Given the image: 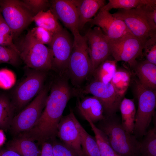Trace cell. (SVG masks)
Returning <instances> with one entry per match:
<instances>
[{"mask_svg": "<svg viewBox=\"0 0 156 156\" xmlns=\"http://www.w3.org/2000/svg\"><path fill=\"white\" fill-rule=\"evenodd\" d=\"M0 46L9 47L16 51L18 54V51L16 45L13 42L7 39L3 34L0 29Z\"/></svg>", "mask_w": 156, "mask_h": 156, "instance_id": "38", "label": "cell"}, {"mask_svg": "<svg viewBox=\"0 0 156 156\" xmlns=\"http://www.w3.org/2000/svg\"><path fill=\"white\" fill-rule=\"evenodd\" d=\"M114 156H118L117 155V154H116Z\"/></svg>", "mask_w": 156, "mask_h": 156, "instance_id": "41", "label": "cell"}, {"mask_svg": "<svg viewBox=\"0 0 156 156\" xmlns=\"http://www.w3.org/2000/svg\"><path fill=\"white\" fill-rule=\"evenodd\" d=\"M54 156H79L72 149L55 139L51 141Z\"/></svg>", "mask_w": 156, "mask_h": 156, "instance_id": "34", "label": "cell"}, {"mask_svg": "<svg viewBox=\"0 0 156 156\" xmlns=\"http://www.w3.org/2000/svg\"><path fill=\"white\" fill-rule=\"evenodd\" d=\"M5 140V136L3 130L0 129V147L3 145Z\"/></svg>", "mask_w": 156, "mask_h": 156, "instance_id": "40", "label": "cell"}, {"mask_svg": "<svg viewBox=\"0 0 156 156\" xmlns=\"http://www.w3.org/2000/svg\"><path fill=\"white\" fill-rule=\"evenodd\" d=\"M29 31L37 41L44 45L50 43L54 34L42 27L38 26L33 28Z\"/></svg>", "mask_w": 156, "mask_h": 156, "instance_id": "32", "label": "cell"}, {"mask_svg": "<svg viewBox=\"0 0 156 156\" xmlns=\"http://www.w3.org/2000/svg\"><path fill=\"white\" fill-rule=\"evenodd\" d=\"M155 5L156 0H109L108 3L100 10L109 11L112 9L129 10L146 5Z\"/></svg>", "mask_w": 156, "mask_h": 156, "instance_id": "26", "label": "cell"}, {"mask_svg": "<svg viewBox=\"0 0 156 156\" xmlns=\"http://www.w3.org/2000/svg\"><path fill=\"white\" fill-rule=\"evenodd\" d=\"M16 46L21 60L28 68L46 72L52 69L49 48L37 41L29 31Z\"/></svg>", "mask_w": 156, "mask_h": 156, "instance_id": "4", "label": "cell"}, {"mask_svg": "<svg viewBox=\"0 0 156 156\" xmlns=\"http://www.w3.org/2000/svg\"><path fill=\"white\" fill-rule=\"evenodd\" d=\"M50 2L49 9L57 19L61 21L73 35L79 33L77 10L72 0H53Z\"/></svg>", "mask_w": 156, "mask_h": 156, "instance_id": "16", "label": "cell"}, {"mask_svg": "<svg viewBox=\"0 0 156 156\" xmlns=\"http://www.w3.org/2000/svg\"><path fill=\"white\" fill-rule=\"evenodd\" d=\"M75 117L70 108L69 113L62 117L57 127V137L60 141L74 150L79 156H86L81 146Z\"/></svg>", "mask_w": 156, "mask_h": 156, "instance_id": "14", "label": "cell"}, {"mask_svg": "<svg viewBox=\"0 0 156 156\" xmlns=\"http://www.w3.org/2000/svg\"><path fill=\"white\" fill-rule=\"evenodd\" d=\"M97 127L106 135L111 146L118 156H140V142L126 131L115 115L99 122Z\"/></svg>", "mask_w": 156, "mask_h": 156, "instance_id": "2", "label": "cell"}, {"mask_svg": "<svg viewBox=\"0 0 156 156\" xmlns=\"http://www.w3.org/2000/svg\"><path fill=\"white\" fill-rule=\"evenodd\" d=\"M78 14V27L82 29L86 24L105 5L104 0H72Z\"/></svg>", "mask_w": 156, "mask_h": 156, "instance_id": "17", "label": "cell"}, {"mask_svg": "<svg viewBox=\"0 0 156 156\" xmlns=\"http://www.w3.org/2000/svg\"><path fill=\"white\" fill-rule=\"evenodd\" d=\"M119 109L122 126L126 131L133 134L136 111L134 100L123 98L120 104Z\"/></svg>", "mask_w": 156, "mask_h": 156, "instance_id": "21", "label": "cell"}, {"mask_svg": "<svg viewBox=\"0 0 156 156\" xmlns=\"http://www.w3.org/2000/svg\"><path fill=\"white\" fill-rule=\"evenodd\" d=\"M77 107L81 115L94 123L105 119L103 105L95 97L88 96L78 100Z\"/></svg>", "mask_w": 156, "mask_h": 156, "instance_id": "18", "label": "cell"}, {"mask_svg": "<svg viewBox=\"0 0 156 156\" xmlns=\"http://www.w3.org/2000/svg\"><path fill=\"white\" fill-rule=\"evenodd\" d=\"M140 142V156H156V127L147 131Z\"/></svg>", "mask_w": 156, "mask_h": 156, "instance_id": "28", "label": "cell"}, {"mask_svg": "<svg viewBox=\"0 0 156 156\" xmlns=\"http://www.w3.org/2000/svg\"><path fill=\"white\" fill-rule=\"evenodd\" d=\"M85 35L91 62V75L98 66L110 55L109 39L96 26L90 28Z\"/></svg>", "mask_w": 156, "mask_h": 156, "instance_id": "13", "label": "cell"}, {"mask_svg": "<svg viewBox=\"0 0 156 156\" xmlns=\"http://www.w3.org/2000/svg\"><path fill=\"white\" fill-rule=\"evenodd\" d=\"M32 21L37 26L42 27L54 34L63 28L49 9L39 12L33 17Z\"/></svg>", "mask_w": 156, "mask_h": 156, "instance_id": "23", "label": "cell"}, {"mask_svg": "<svg viewBox=\"0 0 156 156\" xmlns=\"http://www.w3.org/2000/svg\"><path fill=\"white\" fill-rule=\"evenodd\" d=\"M140 83L144 87L156 89V65L146 60L137 62L133 68Z\"/></svg>", "mask_w": 156, "mask_h": 156, "instance_id": "19", "label": "cell"}, {"mask_svg": "<svg viewBox=\"0 0 156 156\" xmlns=\"http://www.w3.org/2000/svg\"><path fill=\"white\" fill-rule=\"evenodd\" d=\"M110 55L117 62L124 61L133 68L136 59L143 55L144 44L132 34L115 39H109Z\"/></svg>", "mask_w": 156, "mask_h": 156, "instance_id": "12", "label": "cell"}, {"mask_svg": "<svg viewBox=\"0 0 156 156\" xmlns=\"http://www.w3.org/2000/svg\"><path fill=\"white\" fill-rule=\"evenodd\" d=\"M10 97L7 94H0V129L10 128L15 110Z\"/></svg>", "mask_w": 156, "mask_h": 156, "instance_id": "22", "label": "cell"}, {"mask_svg": "<svg viewBox=\"0 0 156 156\" xmlns=\"http://www.w3.org/2000/svg\"><path fill=\"white\" fill-rule=\"evenodd\" d=\"M22 2L34 16L42 11L49 9L50 1L47 0H23Z\"/></svg>", "mask_w": 156, "mask_h": 156, "instance_id": "31", "label": "cell"}, {"mask_svg": "<svg viewBox=\"0 0 156 156\" xmlns=\"http://www.w3.org/2000/svg\"><path fill=\"white\" fill-rule=\"evenodd\" d=\"M40 156H54L52 143L47 141L41 144Z\"/></svg>", "mask_w": 156, "mask_h": 156, "instance_id": "37", "label": "cell"}, {"mask_svg": "<svg viewBox=\"0 0 156 156\" xmlns=\"http://www.w3.org/2000/svg\"><path fill=\"white\" fill-rule=\"evenodd\" d=\"M12 73L5 69L0 70V87L7 89L10 87L13 84Z\"/></svg>", "mask_w": 156, "mask_h": 156, "instance_id": "35", "label": "cell"}, {"mask_svg": "<svg viewBox=\"0 0 156 156\" xmlns=\"http://www.w3.org/2000/svg\"><path fill=\"white\" fill-rule=\"evenodd\" d=\"M72 51L68 62L66 74L73 86L79 88L90 75L92 64L86 35H73Z\"/></svg>", "mask_w": 156, "mask_h": 156, "instance_id": "3", "label": "cell"}, {"mask_svg": "<svg viewBox=\"0 0 156 156\" xmlns=\"http://www.w3.org/2000/svg\"><path fill=\"white\" fill-rule=\"evenodd\" d=\"M57 78L51 83L50 93L39 118L31 129L21 134L41 144L57 137L58 125L73 92L67 75H59Z\"/></svg>", "mask_w": 156, "mask_h": 156, "instance_id": "1", "label": "cell"}, {"mask_svg": "<svg viewBox=\"0 0 156 156\" xmlns=\"http://www.w3.org/2000/svg\"><path fill=\"white\" fill-rule=\"evenodd\" d=\"M89 123L95 135L100 156H114L115 153L105 133L87 117L84 118Z\"/></svg>", "mask_w": 156, "mask_h": 156, "instance_id": "27", "label": "cell"}, {"mask_svg": "<svg viewBox=\"0 0 156 156\" xmlns=\"http://www.w3.org/2000/svg\"><path fill=\"white\" fill-rule=\"evenodd\" d=\"M51 83L44 85L33 100L14 116L10 128L15 134L31 129L39 118L45 106Z\"/></svg>", "mask_w": 156, "mask_h": 156, "instance_id": "7", "label": "cell"}, {"mask_svg": "<svg viewBox=\"0 0 156 156\" xmlns=\"http://www.w3.org/2000/svg\"><path fill=\"white\" fill-rule=\"evenodd\" d=\"M80 142L82 150L86 156H100V152L95 137L89 134L77 119Z\"/></svg>", "mask_w": 156, "mask_h": 156, "instance_id": "25", "label": "cell"}, {"mask_svg": "<svg viewBox=\"0 0 156 156\" xmlns=\"http://www.w3.org/2000/svg\"><path fill=\"white\" fill-rule=\"evenodd\" d=\"M0 29L3 36L8 40L13 42L14 38L11 29L5 21L2 15L0 9Z\"/></svg>", "mask_w": 156, "mask_h": 156, "instance_id": "36", "label": "cell"}, {"mask_svg": "<svg viewBox=\"0 0 156 156\" xmlns=\"http://www.w3.org/2000/svg\"><path fill=\"white\" fill-rule=\"evenodd\" d=\"M130 73L124 68L117 69L110 83L119 94L124 96L130 82Z\"/></svg>", "mask_w": 156, "mask_h": 156, "instance_id": "29", "label": "cell"}, {"mask_svg": "<svg viewBox=\"0 0 156 156\" xmlns=\"http://www.w3.org/2000/svg\"><path fill=\"white\" fill-rule=\"evenodd\" d=\"M0 156H21L15 151L7 148L3 149L0 148Z\"/></svg>", "mask_w": 156, "mask_h": 156, "instance_id": "39", "label": "cell"}, {"mask_svg": "<svg viewBox=\"0 0 156 156\" xmlns=\"http://www.w3.org/2000/svg\"><path fill=\"white\" fill-rule=\"evenodd\" d=\"M143 50L146 60L156 65V34L144 42Z\"/></svg>", "mask_w": 156, "mask_h": 156, "instance_id": "33", "label": "cell"}, {"mask_svg": "<svg viewBox=\"0 0 156 156\" xmlns=\"http://www.w3.org/2000/svg\"><path fill=\"white\" fill-rule=\"evenodd\" d=\"M74 92L79 96L90 94L98 99L103 105L105 118L116 115L124 97L117 92L110 83H105L94 80L83 88Z\"/></svg>", "mask_w": 156, "mask_h": 156, "instance_id": "8", "label": "cell"}, {"mask_svg": "<svg viewBox=\"0 0 156 156\" xmlns=\"http://www.w3.org/2000/svg\"><path fill=\"white\" fill-rule=\"evenodd\" d=\"M8 148L21 156H40L41 150L35 141L27 138L19 136L8 144Z\"/></svg>", "mask_w": 156, "mask_h": 156, "instance_id": "20", "label": "cell"}, {"mask_svg": "<svg viewBox=\"0 0 156 156\" xmlns=\"http://www.w3.org/2000/svg\"><path fill=\"white\" fill-rule=\"evenodd\" d=\"M0 9L14 37L19 35L33 22L34 15L21 0H0Z\"/></svg>", "mask_w": 156, "mask_h": 156, "instance_id": "9", "label": "cell"}, {"mask_svg": "<svg viewBox=\"0 0 156 156\" xmlns=\"http://www.w3.org/2000/svg\"><path fill=\"white\" fill-rule=\"evenodd\" d=\"M145 6L129 10L120 9L112 14L122 21L132 35L144 44L148 38L156 34V31L152 29L146 17Z\"/></svg>", "mask_w": 156, "mask_h": 156, "instance_id": "11", "label": "cell"}, {"mask_svg": "<svg viewBox=\"0 0 156 156\" xmlns=\"http://www.w3.org/2000/svg\"><path fill=\"white\" fill-rule=\"evenodd\" d=\"M91 26L99 27L110 39H115L132 34L124 22L109 11L100 10L97 15L88 22Z\"/></svg>", "mask_w": 156, "mask_h": 156, "instance_id": "15", "label": "cell"}, {"mask_svg": "<svg viewBox=\"0 0 156 156\" xmlns=\"http://www.w3.org/2000/svg\"><path fill=\"white\" fill-rule=\"evenodd\" d=\"M21 59L17 52L9 47L0 46V64L5 63L16 66Z\"/></svg>", "mask_w": 156, "mask_h": 156, "instance_id": "30", "label": "cell"}, {"mask_svg": "<svg viewBox=\"0 0 156 156\" xmlns=\"http://www.w3.org/2000/svg\"><path fill=\"white\" fill-rule=\"evenodd\" d=\"M28 68L10 97L15 109L18 111L23 109L37 95L44 86L47 76L46 72Z\"/></svg>", "mask_w": 156, "mask_h": 156, "instance_id": "6", "label": "cell"}, {"mask_svg": "<svg viewBox=\"0 0 156 156\" xmlns=\"http://www.w3.org/2000/svg\"><path fill=\"white\" fill-rule=\"evenodd\" d=\"M117 62L114 60L107 59L102 62L91 75L93 76L94 81L110 83L117 70Z\"/></svg>", "mask_w": 156, "mask_h": 156, "instance_id": "24", "label": "cell"}, {"mask_svg": "<svg viewBox=\"0 0 156 156\" xmlns=\"http://www.w3.org/2000/svg\"><path fill=\"white\" fill-rule=\"evenodd\" d=\"M73 44V39L70 34L62 28L54 34L52 41L49 44L52 69L57 72L59 75L66 73Z\"/></svg>", "mask_w": 156, "mask_h": 156, "instance_id": "10", "label": "cell"}, {"mask_svg": "<svg viewBox=\"0 0 156 156\" xmlns=\"http://www.w3.org/2000/svg\"><path fill=\"white\" fill-rule=\"evenodd\" d=\"M135 80V92L138 100L133 134L137 138L143 137L154 115L156 105V90L142 86L138 79Z\"/></svg>", "mask_w": 156, "mask_h": 156, "instance_id": "5", "label": "cell"}]
</instances>
